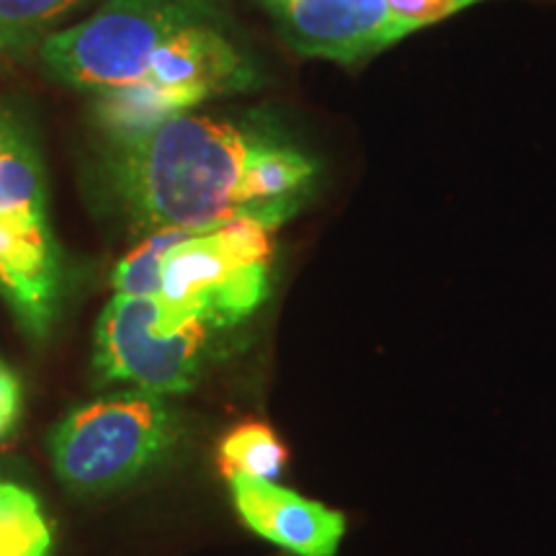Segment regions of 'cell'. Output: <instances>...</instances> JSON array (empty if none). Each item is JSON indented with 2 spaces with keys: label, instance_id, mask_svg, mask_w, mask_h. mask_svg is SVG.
Wrapping results in <instances>:
<instances>
[{
  "label": "cell",
  "instance_id": "6da1fadb",
  "mask_svg": "<svg viewBox=\"0 0 556 556\" xmlns=\"http://www.w3.org/2000/svg\"><path fill=\"white\" fill-rule=\"evenodd\" d=\"M263 139L225 119L176 116L148 135L109 144L111 191L131 225L144 232L225 227L250 217L245 180Z\"/></svg>",
  "mask_w": 556,
  "mask_h": 556
},
{
  "label": "cell",
  "instance_id": "7a4b0ae2",
  "mask_svg": "<svg viewBox=\"0 0 556 556\" xmlns=\"http://www.w3.org/2000/svg\"><path fill=\"white\" fill-rule=\"evenodd\" d=\"M62 291L65 268L50 225L45 165L18 127L0 150V296L26 336L45 340L60 317Z\"/></svg>",
  "mask_w": 556,
  "mask_h": 556
},
{
  "label": "cell",
  "instance_id": "3957f363",
  "mask_svg": "<svg viewBox=\"0 0 556 556\" xmlns=\"http://www.w3.org/2000/svg\"><path fill=\"white\" fill-rule=\"evenodd\" d=\"M208 18H219L214 0H106L41 41L39 60L62 86L101 93L142 80L173 34Z\"/></svg>",
  "mask_w": 556,
  "mask_h": 556
},
{
  "label": "cell",
  "instance_id": "277c9868",
  "mask_svg": "<svg viewBox=\"0 0 556 556\" xmlns=\"http://www.w3.org/2000/svg\"><path fill=\"white\" fill-rule=\"evenodd\" d=\"M176 438L163 397L129 389L73 409L50 433V458L70 492L106 495L155 467Z\"/></svg>",
  "mask_w": 556,
  "mask_h": 556
},
{
  "label": "cell",
  "instance_id": "5b68a950",
  "mask_svg": "<svg viewBox=\"0 0 556 556\" xmlns=\"http://www.w3.org/2000/svg\"><path fill=\"white\" fill-rule=\"evenodd\" d=\"M274 227L240 217L173 248L160 274V299L173 317L235 328L266 302Z\"/></svg>",
  "mask_w": 556,
  "mask_h": 556
},
{
  "label": "cell",
  "instance_id": "8992f818",
  "mask_svg": "<svg viewBox=\"0 0 556 556\" xmlns=\"http://www.w3.org/2000/svg\"><path fill=\"white\" fill-rule=\"evenodd\" d=\"M208 332L199 319L173 317L160 296L116 294L96 325V374L157 397L184 394L197 384Z\"/></svg>",
  "mask_w": 556,
  "mask_h": 556
},
{
  "label": "cell",
  "instance_id": "52a82bcc",
  "mask_svg": "<svg viewBox=\"0 0 556 556\" xmlns=\"http://www.w3.org/2000/svg\"><path fill=\"white\" fill-rule=\"evenodd\" d=\"M263 5L299 54L343 65L384 52L413 34L387 0H263Z\"/></svg>",
  "mask_w": 556,
  "mask_h": 556
},
{
  "label": "cell",
  "instance_id": "ba28073f",
  "mask_svg": "<svg viewBox=\"0 0 556 556\" xmlns=\"http://www.w3.org/2000/svg\"><path fill=\"white\" fill-rule=\"evenodd\" d=\"M232 500L250 531L296 556H336L345 520L330 507L258 479H229Z\"/></svg>",
  "mask_w": 556,
  "mask_h": 556
},
{
  "label": "cell",
  "instance_id": "9c48e42d",
  "mask_svg": "<svg viewBox=\"0 0 556 556\" xmlns=\"http://www.w3.org/2000/svg\"><path fill=\"white\" fill-rule=\"evenodd\" d=\"M142 80L193 90L208 101L250 88L255 73L245 54L219 29V18H208L173 34L150 60Z\"/></svg>",
  "mask_w": 556,
  "mask_h": 556
},
{
  "label": "cell",
  "instance_id": "30bf717a",
  "mask_svg": "<svg viewBox=\"0 0 556 556\" xmlns=\"http://www.w3.org/2000/svg\"><path fill=\"white\" fill-rule=\"evenodd\" d=\"M199 103H204V99L193 90L137 80L93 93V122L109 144H122L148 135L150 129L176 116L191 114Z\"/></svg>",
  "mask_w": 556,
  "mask_h": 556
},
{
  "label": "cell",
  "instance_id": "8fae6325",
  "mask_svg": "<svg viewBox=\"0 0 556 556\" xmlns=\"http://www.w3.org/2000/svg\"><path fill=\"white\" fill-rule=\"evenodd\" d=\"M289 462V451L263 422H242L222 438L217 464L227 479L274 482Z\"/></svg>",
  "mask_w": 556,
  "mask_h": 556
},
{
  "label": "cell",
  "instance_id": "7c38bea8",
  "mask_svg": "<svg viewBox=\"0 0 556 556\" xmlns=\"http://www.w3.org/2000/svg\"><path fill=\"white\" fill-rule=\"evenodd\" d=\"M50 546L39 500L18 484H0V556H47Z\"/></svg>",
  "mask_w": 556,
  "mask_h": 556
},
{
  "label": "cell",
  "instance_id": "4fadbf2b",
  "mask_svg": "<svg viewBox=\"0 0 556 556\" xmlns=\"http://www.w3.org/2000/svg\"><path fill=\"white\" fill-rule=\"evenodd\" d=\"M88 0H0V52H24Z\"/></svg>",
  "mask_w": 556,
  "mask_h": 556
},
{
  "label": "cell",
  "instance_id": "5bb4252c",
  "mask_svg": "<svg viewBox=\"0 0 556 556\" xmlns=\"http://www.w3.org/2000/svg\"><path fill=\"white\" fill-rule=\"evenodd\" d=\"M199 232H189V229H152L148 238L131 248L124 258L116 263L114 283L116 294H139V296H157L160 294V274H163V263L168 258L173 248L180 242L193 238Z\"/></svg>",
  "mask_w": 556,
  "mask_h": 556
},
{
  "label": "cell",
  "instance_id": "9a60e30c",
  "mask_svg": "<svg viewBox=\"0 0 556 556\" xmlns=\"http://www.w3.org/2000/svg\"><path fill=\"white\" fill-rule=\"evenodd\" d=\"M387 3L394 11V16L417 31L420 26L438 24V21L454 16L469 5L484 3V0H387Z\"/></svg>",
  "mask_w": 556,
  "mask_h": 556
},
{
  "label": "cell",
  "instance_id": "2e32d148",
  "mask_svg": "<svg viewBox=\"0 0 556 556\" xmlns=\"http://www.w3.org/2000/svg\"><path fill=\"white\" fill-rule=\"evenodd\" d=\"M21 413V384L16 374L0 361V438L16 426Z\"/></svg>",
  "mask_w": 556,
  "mask_h": 556
},
{
  "label": "cell",
  "instance_id": "e0dca14e",
  "mask_svg": "<svg viewBox=\"0 0 556 556\" xmlns=\"http://www.w3.org/2000/svg\"><path fill=\"white\" fill-rule=\"evenodd\" d=\"M16 129H18L16 119H11L9 114H3V111H0V150L11 142V137L16 135Z\"/></svg>",
  "mask_w": 556,
  "mask_h": 556
}]
</instances>
